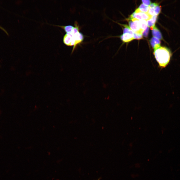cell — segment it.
<instances>
[{
	"instance_id": "cell-1",
	"label": "cell",
	"mask_w": 180,
	"mask_h": 180,
	"mask_svg": "<svg viewBox=\"0 0 180 180\" xmlns=\"http://www.w3.org/2000/svg\"><path fill=\"white\" fill-rule=\"evenodd\" d=\"M75 26L71 32L66 33L64 36L63 41L64 44L68 46H73L72 54L76 46L83 41L84 36L80 31V28L77 22H75Z\"/></svg>"
},
{
	"instance_id": "cell-2",
	"label": "cell",
	"mask_w": 180,
	"mask_h": 180,
	"mask_svg": "<svg viewBox=\"0 0 180 180\" xmlns=\"http://www.w3.org/2000/svg\"><path fill=\"white\" fill-rule=\"evenodd\" d=\"M155 58L161 68H165L169 63L172 54L168 48L160 46L154 50V52Z\"/></svg>"
},
{
	"instance_id": "cell-3",
	"label": "cell",
	"mask_w": 180,
	"mask_h": 180,
	"mask_svg": "<svg viewBox=\"0 0 180 180\" xmlns=\"http://www.w3.org/2000/svg\"><path fill=\"white\" fill-rule=\"evenodd\" d=\"M152 16L150 15L148 12H141L137 8L130 16L129 19L135 18L140 20H148L150 19Z\"/></svg>"
},
{
	"instance_id": "cell-4",
	"label": "cell",
	"mask_w": 180,
	"mask_h": 180,
	"mask_svg": "<svg viewBox=\"0 0 180 180\" xmlns=\"http://www.w3.org/2000/svg\"><path fill=\"white\" fill-rule=\"evenodd\" d=\"M128 24L130 28L133 32L137 34H142L144 31L141 28L140 20L135 18L130 20Z\"/></svg>"
},
{
	"instance_id": "cell-5",
	"label": "cell",
	"mask_w": 180,
	"mask_h": 180,
	"mask_svg": "<svg viewBox=\"0 0 180 180\" xmlns=\"http://www.w3.org/2000/svg\"><path fill=\"white\" fill-rule=\"evenodd\" d=\"M121 40L124 42H130L134 39V34L126 33L120 36Z\"/></svg>"
},
{
	"instance_id": "cell-6",
	"label": "cell",
	"mask_w": 180,
	"mask_h": 180,
	"mask_svg": "<svg viewBox=\"0 0 180 180\" xmlns=\"http://www.w3.org/2000/svg\"><path fill=\"white\" fill-rule=\"evenodd\" d=\"M150 44L154 50L156 49L160 46V40L154 37L152 38L150 40Z\"/></svg>"
},
{
	"instance_id": "cell-7",
	"label": "cell",
	"mask_w": 180,
	"mask_h": 180,
	"mask_svg": "<svg viewBox=\"0 0 180 180\" xmlns=\"http://www.w3.org/2000/svg\"><path fill=\"white\" fill-rule=\"evenodd\" d=\"M157 16L156 15H154L152 16V17L150 19L147 21V26L148 27L150 28L151 30L155 26V24L157 18Z\"/></svg>"
},
{
	"instance_id": "cell-8",
	"label": "cell",
	"mask_w": 180,
	"mask_h": 180,
	"mask_svg": "<svg viewBox=\"0 0 180 180\" xmlns=\"http://www.w3.org/2000/svg\"><path fill=\"white\" fill-rule=\"evenodd\" d=\"M152 30V34L154 37L159 40L162 39V34L159 30L155 26L153 28Z\"/></svg>"
},
{
	"instance_id": "cell-9",
	"label": "cell",
	"mask_w": 180,
	"mask_h": 180,
	"mask_svg": "<svg viewBox=\"0 0 180 180\" xmlns=\"http://www.w3.org/2000/svg\"><path fill=\"white\" fill-rule=\"evenodd\" d=\"M54 26H58L62 28L64 30V31L66 33H69L71 32L74 27V26L71 25L66 26L54 25Z\"/></svg>"
},
{
	"instance_id": "cell-10",
	"label": "cell",
	"mask_w": 180,
	"mask_h": 180,
	"mask_svg": "<svg viewBox=\"0 0 180 180\" xmlns=\"http://www.w3.org/2000/svg\"><path fill=\"white\" fill-rule=\"evenodd\" d=\"M158 4L156 3H152L149 6V9L148 12V14L153 16L154 15V9L155 6Z\"/></svg>"
},
{
	"instance_id": "cell-11",
	"label": "cell",
	"mask_w": 180,
	"mask_h": 180,
	"mask_svg": "<svg viewBox=\"0 0 180 180\" xmlns=\"http://www.w3.org/2000/svg\"><path fill=\"white\" fill-rule=\"evenodd\" d=\"M141 12H148L149 6L143 4H141L138 8Z\"/></svg>"
},
{
	"instance_id": "cell-12",
	"label": "cell",
	"mask_w": 180,
	"mask_h": 180,
	"mask_svg": "<svg viewBox=\"0 0 180 180\" xmlns=\"http://www.w3.org/2000/svg\"><path fill=\"white\" fill-rule=\"evenodd\" d=\"M140 24L142 29L144 31L147 28V21L144 20H140Z\"/></svg>"
},
{
	"instance_id": "cell-13",
	"label": "cell",
	"mask_w": 180,
	"mask_h": 180,
	"mask_svg": "<svg viewBox=\"0 0 180 180\" xmlns=\"http://www.w3.org/2000/svg\"><path fill=\"white\" fill-rule=\"evenodd\" d=\"M161 10L160 6L158 4L154 9V15L158 16L160 13Z\"/></svg>"
},
{
	"instance_id": "cell-14",
	"label": "cell",
	"mask_w": 180,
	"mask_h": 180,
	"mask_svg": "<svg viewBox=\"0 0 180 180\" xmlns=\"http://www.w3.org/2000/svg\"><path fill=\"white\" fill-rule=\"evenodd\" d=\"M134 39H142V34H136L134 32Z\"/></svg>"
},
{
	"instance_id": "cell-15",
	"label": "cell",
	"mask_w": 180,
	"mask_h": 180,
	"mask_svg": "<svg viewBox=\"0 0 180 180\" xmlns=\"http://www.w3.org/2000/svg\"><path fill=\"white\" fill-rule=\"evenodd\" d=\"M148 30L149 28L148 27H147L146 29L143 32L142 34L145 37H147L148 34Z\"/></svg>"
},
{
	"instance_id": "cell-16",
	"label": "cell",
	"mask_w": 180,
	"mask_h": 180,
	"mask_svg": "<svg viewBox=\"0 0 180 180\" xmlns=\"http://www.w3.org/2000/svg\"><path fill=\"white\" fill-rule=\"evenodd\" d=\"M142 2L143 4L148 6H149L151 4L150 0H142Z\"/></svg>"
},
{
	"instance_id": "cell-17",
	"label": "cell",
	"mask_w": 180,
	"mask_h": 180,
	"mask_svg": "<svg viewBox=\"0 0 180 180\" xmlns=\"http://www.w3.org/2000/svg\"><path fill=\"white\" fill-rule=\"evenodd\" d=\"M0 29H2V30H3L5 32H6V33H7V32H6V31L4 30V29L3 28H2L0 26Z\"/></svg>"
},
{
	"instance_id": "cell-18",
	"label": "cell",
	"mask_w": 180,
	"mask_h": 180,
	"mask_svg": "<svg viewBox=\"0 0 180 180\" xmlns=\"http://www.w3.org/2000/svg\"><path fill=\"white\" fill-rule=\"evenodd\" d=\"M100 178H99L98 180H100Z\"/></svg>"
}]
</instances>
